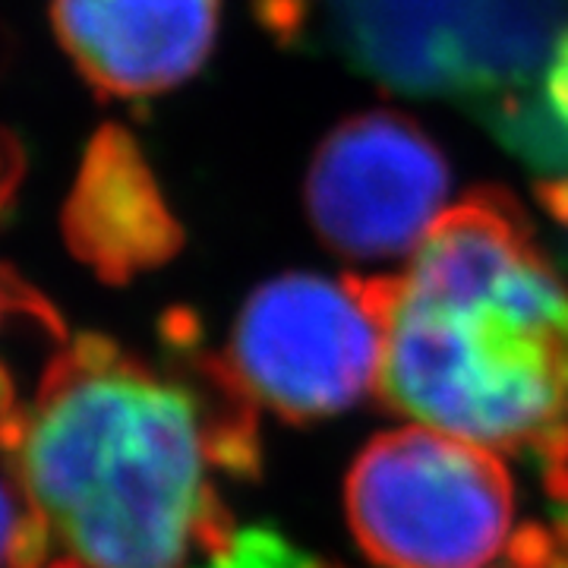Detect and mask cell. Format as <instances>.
I'll return each instance as SVG.
<instances>
[{
    "label": "cell",
    "instance_id": "cell-5",
    "mask_svg": "<svg viewBox=\"0 0 568 568\" xmlns=\"http://www.w3.org/2000/svg\"><path fill=\"white\" fill-rule=\"evenodd\" d=\"M388 278L287 272L246 297L227 369L250 398L284 417H328L383 376Z\"/></svg>",
    "mask_w": 568,
    "mask_h": 568
},
{
    "label": "cell",
    "instance_id": "cell-11",
    "mask_svg": "<svg viewBox=\"0 0 568 568\" xmlns=\"http://www.w3.org/2000/svg\"><path fill=\"white\" fill-rule=\"evenodd\" d=\"M51 549L13 477H0V568H48Z\"/></svg>",
    "mask_w": 568,
    "mask_h": 568
},
{
    "label": "cell",
    "instance_id": "cell-14",
    "mask_svg": "<svg viewBox=\"0 0 568 568\" xmlns=\"http://www.w3.org/2000/svg\"><path fill=\"white\" fill-rule=\"evenodd\" d=\"M51 568H77V566H51Z\"/></svg>",
    "mask_w": 568,
    "mask_h": 568
},
{
    "label": "cell",
    "instance_id": "cell-2",
    "mask_svg": "<svg viewBox=\"0 0 568 568\" xmlns=\"http://www.w3.org/2000/svg\"><path fill=\"white\" fill-rule=\"evenodd\" d=\"M383 392L489 452L568 455V284L508 193L446 209L388 278Z\"/></svg>",
    "mask_w": 568,
    "mask_h": 568
},
{
    "label": "cell",
    "instance_id": "cell-13",
    "mask_svg": "<svg viewBox=\"0 0 568 568\" xmlns=\"http://www.w3.org/2000/svg\"><path fill=\"white\" fill-rule=\"evenodd\" d=\"M22 171H26V152H22L20 140L7 130H0V215L10 205V200L17 196V186L22 183ZM36 316V313H48V306L41 304L32 291H26V284L17 282L7 268H0V323L7 316ZM13 402L10 388L0 376V414L3 407Z\"/></svg>",
    "mask_w": 568,
    "mask_h": 568
},
{
    "label": "cell",
    "instance_id": "cell-15",
    "mask_svg": "<svg viewBox=\"0 0 568 568\" xmlns=\"http://www.w3.org/2000/svg\"><path fill=\"white\" fill-rule=\"evenodd\" d=\"M328 568H332V566H328Z\"/></svg>",
    "mask_w": 568,
    "mask_h": 568
},
{
    "label": "cell",
    "instance_id": "cell-6",
    "mask_svg": "<svg viewBox=\"0 0 568 568\" xmlns=\"http://www.w3.org/2000/svg\"><path fill=\"white\" fill-rule=\"evenodd\" d=\"M448 159L420 123L395 111L342 121L306 171V212L325 244L351 260L414 253L446 215Z\"/></svg>",
    "mask_w": 568,
    "mask_h": 568
},
{
    "label": "cell",
    "instance_id": "cell-7",
    "mask_svg": "<svg viewBox=\"0 0 568 568\" xmlns=\"http://www.w3.org/2000/svg\"><path fill=\"white\" fill-rule=\"evenodd\" d=\"M222 0H51L63 54L102 99H155L209 61Z\"/></svg>",
    "mask_w": 568,
    "mask_h": 568
},
{
    "label": "cell",
    "instance_id": "cell-3",
    "mask_svg": "<svg viewBox=\"0 0 568 568\" xmlns=\"http://www.w3.org/2000/svg\"><path fill=\"white\" fill-rule=\"evenodd\" d=\"M256 10L287 44L439 99L528 92L568 29V0H256Z\"/></svg>",
    "mask_w": 568,
    "mask_h": 568
},
{
    "label": "cell",
    "instance_id": "cell-8",
    "mask_svg": "<svg viewBox=\"0 0 568 568\" xmlns=\"http://www.w3.org/2000/svg\"><path fill=\"white\" fill-rule=\"evenodd\" d=\"M63 234L82 263L108 282L168 263L181 246V224L152 164L118 123H104L82 152L63 205Z\"/></svg>",
    "mask_w": 568,
    "mask_h": 568
},
{
    "label": "cell",
    "instance_id": "cell-9",
    "mask_svg": "<svg viewBox=\"0 0 568 568\" xmlns=\"http://www.w3.org/2000/svg\"><path fill=\"white\" fill-rule=\"evenodd\" d=\"M515 108V130L518 136H528L530 152L568 162V29L556 41L528 95H521Z\"/></svg>",
    "mask_w": 568,
    "mask_h": 568
},
{
    "label": "cell",
    "instance_id": "cell-4",
    "mask_svg": "<svg viewBox=\"0 0 568 568\" xmlns=\"http://www.w3.org/2000/svg\"><path fill=\"white\" fill-rule=\"evenodd\" d=\"M511 480L496 452L433 426L376 436L347 477L361 547L386 568H480L511 530Z\"/></svg>",
    "mask_w": 568,
    "mask_h": 568
},
{
    "label": "cell",
    "instance_id": "cell-12",
    "mask_svg": "<svg viewBox=\"0 0 568 568\" xmlns=\"http://www.w3.org/2000/svg\"><path fill=\"white\" fill-rule=\"evenodd\" d=\"M193 568H328L310 559L304 549L291 547L275 530H231L222 547L212 549Z\"/></svg>",
    "mask_w": 568,
    "mask_h": 568
},
{
    "label": "cell",
    "instance_id": "cell-10",
    "mask_svg": "<svg viewBox=\"0 0 568 568\" xmlns=\"http://www.w3.org/2000/svg\"><path fill=\"white\" fill-rule=\"evenodd\" d=\"M549 508L540 521L515 534L508 547L511 568H568V455L544 467Z\"/></svg>",
    "mask_w": 568,
    "mask_h": 568
},
{
    "label": "cell",
    "instance_id": "cell-1",
    "mask_svg": "<svg viewBox=\"0 0 568 568\" xmlns=\"http://www.w3.org/2000/svg\"><path fill=\"white\" fill-rule=\"evenodd\" d=\"M0 448L51 566L77 568H193L231 537L215 474L256 467L250 395L227 366L190 379L99 335L54 354L0 417Z\"/></svg>",
    "mask_w": 568,
    "mask_h": 568
}]
</instances>
